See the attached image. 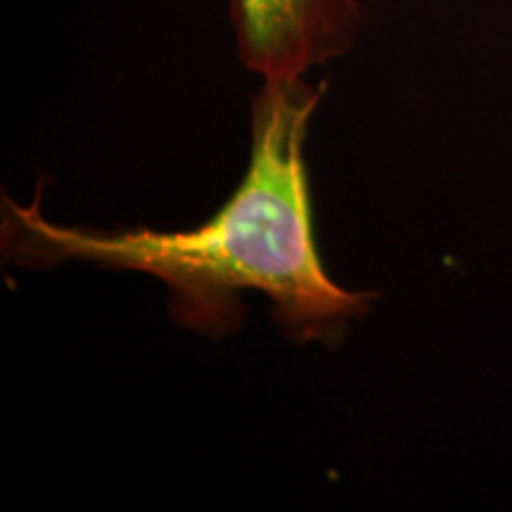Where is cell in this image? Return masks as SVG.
Instances as JSON below:
<instances>
[{
	"label": "cell",
	"mask_w": 512,
	"mask_h": 512,
	"mask_svg": "<svg viewBox=\"0 0 512 512\" xmlns=\"http://www.w3.org/2000/svg\"><path fill=\"white\" fill-rule=\"evenodd\" d=\"M230 19L249 72L294 79L354 46L361 0H230Z\"/></svg>",
	"instance_id": "7a4b0ae2"
},
{
	"label": "cell",
	"mask_w": 512,
	"mask_h": 512,
	"mask_svg": "<svg viewBox=\"0 0 512 512\" xmlns=\"http://www.w3.org/2000/svg\"><path fill=\"white\" fill-rule=\"evenodd\" d=\"M325 83L268 79L252 100V155L240 188L192 230L136 228L102 233L60 226L41 202L3 200L0 242L10 264L50 268L88 261L162 280L183 328L223 339L240 330L242 294L271 299L275 323L297 342L337 344L373 306V292H349L320 261L313 230L304 140Z\"/></svg>",
	"instance_id": "6da1fadb"
}]
</instances>
